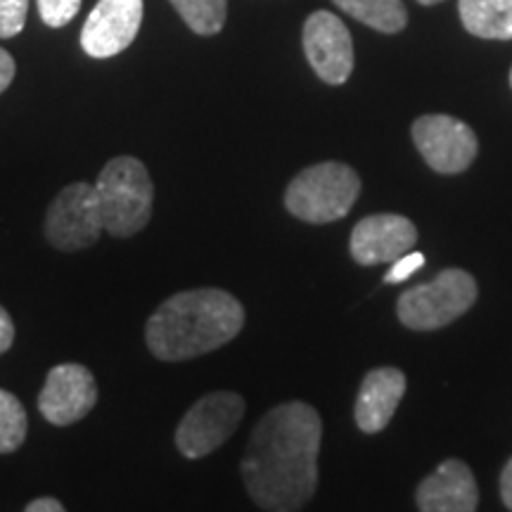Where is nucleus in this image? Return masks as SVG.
Masks as SVG:
<instances>
[{"label": "nucleus", "mask_w": 512, "mask_h": 512, "mask_svg": "<svg viewBox=\"0 0 512 512\" xmlns=\"http://www.w3.org/2000/svg\"><path fill=\"white\" fill-rule=\"evenodd\" d=\"M477 302V283L463 268H446L432 283L411 287L399 297V320L411 330H439Z\"/></svg>", "instance_id": "39448f33"}, {"label": "nucleus", "mask_w": 512, "mask_h": 512, "mask_svg": "<svg viewBox=\"0 0 512 512\" xmlns=\"http://www.w3.org/2000/svg\"><path fill=\"white\" fill-rule=\"evenodd\" d=\"M15 60H12V55L8 50L0 48V93L8 91V86L15 79Z\"/></svg>", "instance_id": "5701e85b"}, {"label": "nucleus", "mask_w": 512, "mask_h": 512, "mask_svg": "<svg viewBox=\"0 0 512 512\" xmlns=\"http://www.w3.org/2000/svg\"><path fill=\"white\" fill-rule=\"evenodd\" d=\"M24 510L27 512H62L64 505L57 501V498H36V501H31L24 505Z\"/></svg>", "instance_id": "b1692460"}, {"label": "nucleus", "mask_w": 512, "mask_h": 512, "mask_svg": "<svg viewBox=\"0 0 512 512\" xmlns=\"http://www.w3.org/2000/svg\"><path fill=\"white\" fill-rule=\"evenodd\" d=\"M79 10L81 0H38V15L53 29L67 27Z\"/></svg>", "instance_id": "6ab92c4d"}, {"label": "nucleus", "mask_w": 512, "mask_h": 512, "mask_svg": "<svg viewBox=\"0 0 512 512\" xmlns=\"http://www.w3.org/2000/svg\"><path fill=\"white\" fill-rule=\"evenodd\" d=\"M95 197L105 233L112 238H131L150 223L155 185L140 159L121 155L100 171Z\"/></svg>", "instance_id": "7ed1b4c3"}, {"label": "nucleus", "mask_w": 512, "mask_h": 512, "mask_svg": "<svg viewBox=\"0 0 512 512\" xmlns=\"http://www.w3.org/2000/svg\"><path fill=\"white\" fill-rule=\"evenodd\" d=\"M245 306L216 287L185 290L169 297L145 325V344L159 361H188L221 349L240 335Z\"/></svg>", "instance_id": "f03ea898"}, {"label": "nucleus", "mask_w": 512, "mask_h": 512, "mask_svg": "<svg viewBox=\"0 0 512 512\" xmlns=\"http://www.w3.org/2000/svg\"><path fill=\"white\" fill-rule=\"evenodd\" d=\"M320 439L323 422L304 401L280 403L256 422L242 458V479L261 510L294 512L311 501L318 486Z\"/></svg>", "instance_id": "f257e3e1"}, {"label": "nucleus", "mask_w": 512, "mask_h": 512, "mask_svg": "<svg viewBox=\"0 0 512 512\" xmlns=\"http://www.w3.org/2000/svg\"><path fill=\"white\" fill-rule=\"evenodd\" d=\"M98 403V384L81 363H60L50 368L38 394V411L55 427H69L86 418Z\"/></svg>", "instance_id": "1a4fd4ad"}, {"label": "nucleus", "mask_w": 512, "mask_h": 512, "mask_svg": "<svg viewBox=\"0 0 512 512\" xmlns=\"http://www.w3.org/2000/svg\"><path fill=\"white\" fill-rule=\"evenodd\" d=\"M15 342V323H12L10 313L0 306V356L5 354Z\"/></svg>", "instance_id": "4be33fe9"}, {"label": "nucleus", "mask_w": 512, "mask_h": 512, "mask_svg": "<svg viewBox=\"0 0 512 512\" xmlns=\"http://www.w3.org/2000/svg\"><path fill=\"white\" fill-rule=\"evenodd\" d=\"M510 86H512V69H510Z\"/></svg>", "instance_id": "bb28decb"}, {"label": "nucleus", "mask_w": 512, "mask_h": 512, "mask_svg": "<svg viewBox=\"0 0 512 512\" xmlns=\"http://www.w3.org/2000/svg\"><path fill=\"white\" fill-rule=\"evenodd\" d=\"M183 22L200 36L219 34L226 24L228 0H171Z\"/></svg>", "instance_id": "f3484780"}, {"label": "nucleus", "mask_w": 512, "mask_h": 512, "mask_svg": "<svg viewBox=\"0 0 512 512\" xmlns=\"http://www.w3.org/2000/svg\"><path fill=\"white\" fill-rule=\"evenodd\" d=\"M332 3L382 34H399L408 24L406 5L401 0H332Z\"/></svg>", "instance_id": "dca6fc26"}, {"label": "nucleus", "mask_w": 512, "mask_h": 512, "mask_svg": "<svg viewBox=\"0 0 512 512\" xmlns=\"http://www.w3.org/2000/svg\"><path fill=\"white\" fill-rule=\"evenodd\" d=\"M422 266H425V254H420V252L403 254L396 261H392V268H389V273L384 275V283L387 285L403 283V280L411 278V275Z\"/></svg>", "instance_id": "412c9836"}, {"label": "nucleus", "mask_w": 512, "mask_h": 512, "mask_svg": "<svg viewBox=\"0 0 512 512\" xmlns=\"http://www.w3.org/2000/svg\"><path fill=\"white\" fill-rule=\"evenodd\" d=\"M105 233L95 197V185L72 183L60 190L46 214V238L60 252L93 247Z\"/></svg>", "instance_id": "0eeeda50"}, {"label": "nucleus", "mask_w": 512, "mask_h": 512, "mask_svg": "<svg viewBox=\"0 0 512 512\" xmlns=\"http://www.w3.org/2000/svg\"><path fill=\"white\" fill-rule=\"evenodd\" d=\"M406 394V377L396 368H375L370 370L358 389L356 399V425L361 432L375 434L382 432L394 418L396 408Z\"/></svg>", "instance_id": "4468645a"}, {"label": "nucleus", "mask_w": 512, "mask_h": 512, "mask_svg": "<svg viewBox=\"0 0 512 512\" xmlns=\"http://www.w3.org/2000/svg\"><path fill=\"white\" fill-rule=\"evenodd\" d=\"M501 496L505 508L512 510V458L508 460V465L503 467V475H501Z\"/></svg>", "instance_id": "393cba45"}, {"label": "nucleus", "mask_w": 512, "mask_h": 512, "mask_svg": "<svg viewBox=\"0 0 512 512\" xmlns=\"http://www.w3.org/2000/svg\"><path fill=\"white\" fill-rule=\"evenodd\" d=\"M422 5H437V3H444V0H418Z\"/></svg>", "instance_id": "a878e982"}, {"label": "nucleus", "mask_w": 512, "mask_h": 512, "mask_svg": "<svg viewBox=\"0 0 512 512\" xmlns=\"http://www.w3.org/2000/svg\"><path fill=\"white\" fill-rule=\"evenodd\" d=\"M463 27L477 38L510 41L512 0H458Z\"/></svg>", "instance_id": "2eb2a0df"}, {"label": "nucleus", "mask_w": 512, "mask_h": 512, "mask_svg": "<svg viewBox=\"0 0 512 512\" xmlns=\"http://www.w3.org/2000/svg\"><path fill=\"white\" fill-rule=\"evenodd\" d=\"M418 242V230L406 216L373 214L356 223L351 233V256L361 266L392 264Z\"/></svg>", "instance_id": "f8f14e48"}, {"label": "nucleus", "mask_w": 512, "mask_h": 512, "mask_svg": "<svg viewBox=\"0 0 512 512\" xmlns=\"http://www.w3.org/2000/svg\"><path fill=\"white\" fill-rule=\"evenodd\" d=\"M361 195V178L342 162L309 166L285 190V207L306 223L344 219Z\"/></svg>", "instance_id": "20e7f679"}, {"label": "nucleus", "mask_w": 512, "mask_h": 512, "mask_svg": "<svg viewBox=\"0 0 512 512\" xmlns=\"http://www.w3.org/2000/svg\"><path fill=\"white\" fill-rule=\"evenodd\" d=\"M143 24V0H98L81 29V48L95 60H107L136 41Z\"/></svg>", "instance_id": "9b49d317"}, {"label": "nucleus", "mask_w": 512, "mask_h": 512, "mask_svg": "<svg viewBox=\"0 0 512 512\" xmlns=\"http://www.w3.org/2000/svg\"><path fill=\"white\" fill-rule=\"evenodd\" d=\"M29 418L15 394L0 389V453H12L24 444Z\"/></svg>", "instance_id": "a211bd4d"}, {"label": "nucleus", "mask_w": 512, "mask_h": 512, "mask_svg": "<svg viewBox=\"0 0 512 512\" xmlns=\"http://www.w3.org/2000/svg\"><path fill=\"white\" fill-rule=\"evenodd\" d=\"M413 143L437 174L456 176L475 162L477 136L470 126L448 114H425L413 121Z\"/></svg>", "instance_id": "6e6552de"}, {"label": "nucleus", "mask_w": 512, "mask_h": 512, "mask_svg": "<svg viewBox=\"0 0 512 512\" xmlns=\"http://www.w3.org/2000/svg\"><path fill=\"white\" fill-rule=\"evenodd\" d=\"M29 0H0V38L22 34L27 24Z\"/></svg>", "instance_id": "aec40b11"}, {"label": "nucleus", "mask_w": 512, "mask_h": 512, "mask_svg": "<svg viewBox=\"0 0 512 512\" xmlns=\"http://www.w3.org/2000/svg\"><path fill=\"white\" fill-rule=\"evenodd\" d=\"M304 53L313 72L330 86H342L354 72V41L342 19L318 10L304 24Z\"/></svg>", "instance_id": "9d476101"}, {"label": "nucleus", "mask_w": 512, "mask_h": 512, "mask_svg": "<svg viewBox=\"0 0 512 512\" xmlns=\"http://www.w3.org/2000/svg\"><path fill=\"white\" fill-rule=\"evenodd\" d=\"M245 418V399L235 392H211L183 415L176 430L181 456L200 460L221 448Z\"/></svg>", "instance_id": "423d86ee"}, {"label": "nucleus", "mask_w": 512, "mask_h": 512, "mask_svg": "<svg viewBox=\"0 0 512 512\" xmlns=\"http://www.w3.org/2000/svg\"><path fill=\"white\" fill-rule=\"evenodd\" d=\"M422 512H472L479 508L475 475L463 460H444L415 494Z\"/></svg>", "instance_id": "ddd939ff"}]
</instances>
